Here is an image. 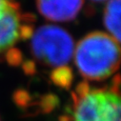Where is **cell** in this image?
Listing matches in <instances>:
<instances>
[{
  "instance_id": "cell-12",
  "label": "cell",
  "mask_w": 121,
  "mask_h": 121,
  "mask_svg": "<svg viewBox=\"0 0 121 121\" xmlns=\"http://www.w3.org/2000/svg\"><path fill=\"white\" fill-rule=\"evenodd\" d=\"M0 121H1V119H0Z\"/></svg>"
},
{
  "instance_id": "cell-4",
  "label": "cell",
  "mask_w": 121,
  "mask_h": 121,
  "mask_svg": "<svg viewBox=\"0 0 121 121\" xmlns=\"http://www.w3.org/2000/svg\"><path fill=\"white\" fill-rule=\"evenodd\" d=\"M20 6L13 2L10 8L0 14V53H3L20 38V27L24 14L19 12Z\"/></svg>"
},
{
  "instance_id": "cell-3",
  "label": "cell",
  "mask_w": 121,
  "mask_h": 121,
  "mask_svg": "<svg viewBox=\"0 0 121 121\" xmlns=\"http://www.w3.org/2000/svg\"><path fill=\"white\" fill-rule=\"evenodd\" d=\"M74 49L72 35L55 25L41 26L32 35L33 55L41 63L54 69L66 66L71 61Z\"/></svg>"
},
{
  "instance_id": "cell-9",
  "label": "cell",
  "mask_w": 121,
  "mask_h": 121,
  "mask_svg": "<svg viewBox=\"0 0 121 121\" xmlns=\"http://www.w3.org/2000/svg\"><path fill=\"white\" fill-rule=\"evenodd\" d=\"M13 99H14V102L20 106V107H27L30 105L31 103V96H30L29 93L27 91H24V90H20V91H17V92L14 93L13 95Z\"/></svg>"
},
{
  "instance_id": "cell-7",
  "label": "cell",
  "mask_w": 121,
  "mask_h": 121,
  "mask_svg": "<svg viewBox=\"0 0 121 121\" xmlns=\"http://www.w3.org/2000/svg\"><path fill=\"white\" fill-rule=\"evenodd\" d=\"M51 80L60 88L69 89L73 80V71L66 66L55 68L51 73Z\"/></svg>"
},
{
  "instance_id": "cell-8",
  "label": "cell",
  "mask_w": 121,
  "mask_h": 121,
  "mask_svg": "<svg viewBox=\"0 0 121 121\" xmlns=\"http://www.w3.org/2000/svg\"><path fill=\"white\" fill-rule=\"evenodd\" d=\"M58 104V98L53 95H47L43 96V98L40 101L39 107L41 108L42 112H50L52 111Z\"/></svg>"
},
{
  "instance_id": "cell-10",
  "label": "cell",
  "mask_w": 121,
  "mask_h": 121,
  "mask_svg": "<svg viewBox=\"0 0 121 121\" xmlns=\"http://www.w3.org/2000/svg\"><path fill=\"white\" fill-rule=\"evenodd\" d=\"M6 59H7V62L10 65L18 66L22 62V54H21L20 51H18L17 49L11 48L10 50L7 51Z\"/></svg>"
},
{
  "instance_id": "cell-11",
  "label": "cell",
  "mask_w": 121,
  "mask_h": 121,
  "mask_svg": "<svg viewBox=\"0 0 121 121\" xmlns=\"http://www.w3.org/2000/svg\"><path fill=\"white\" fill-rule=\"evenodd\" d=\"M23 70L27 74H33L35 72V64L33 61H26L23 64Z\"/></svg>"
},
{
  "instance_id": "cell-6",
  "label": "cell",
  "mask_w": 121,
  "mask_h": 121,
  "mask_svg": "<svg viewBox=\"0 0 121 121\" xmlns=\"http://www.w3.org/2000/svg\"><path fill=\"white\" fill-rule=\"evenodd\" d=\"M104 25L118 43H121V0L106 3L104 9Z\"/></svg>"
},
{
  "instance_id": "cell-2",
  "label": "cell",
  "mask_w": 121,
  "mask_h": 121,
  "mask_svg": "<svg viewBox=\"0 0 121 121\" xmlns=\"http://www.w3.org/2000/svg\"><path fill=\"white\" fill-rule=\"evenodd\" d=\"M120 83L110 90L89 89L82 95L73 94V121H121Z\"/></svg>"
},
{
  "instance_id": "cell-5",
  "label": "cell",
  "mask_w": 121,
  "mask_h": 121,
  "mask_svg": "<svg viewBox=\"0 0 121 121\" xmlns=\"http://www.w3.org/2000/svg\"><path fill=\"white\" fill-rule=\"evenodd\" d=\"M83 1H37L38 12L50 21L66 22L73 20L82 9Z\"/></svg>"
},
{
  "instance_id": "cell-1",
  "label": "cell",
  "mask_w": 121,
  "mask_h": 121,
  "mask_svg": "<svg viewBox=\"0 0 121 121\" xmlns=\"http://www.w3.org/2000/svg\"><path fill=\"white\" fill-rule=\"evenodd\" d=\"M74 63L80 74L89 80H104L121 64V46L109 34L93 32L74 49Z\"/></svg>"
}]
</instances>
